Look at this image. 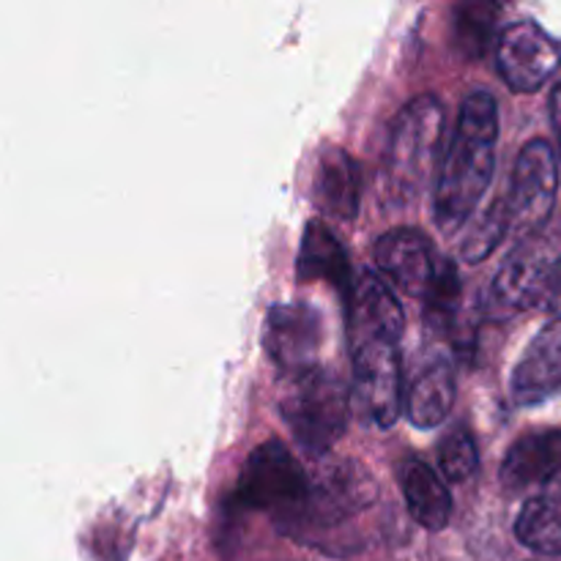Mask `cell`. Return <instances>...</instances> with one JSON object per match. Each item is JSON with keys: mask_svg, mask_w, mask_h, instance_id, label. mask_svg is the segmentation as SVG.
I'll return each instance as SVG.
<instances>
[{"mask_svg": "<svg viewBox=\"0 0 561 561\" xmlns=\"http://www.w3.org/2000/svg\"><path fill=\"white\" fill-rule=\"evenodd\" d=\"M316 206L337 222H354L362 201L359 164L343 148L332 146L321 153L312 184Z\"/></svg>", "mask_w": 561, "mask_h": 561, "instance_id": "cell-15", "label": "cell"}, {"mask_svg": "<svg viewBox=\"0 0 561 561\" xmlns=\"http://www.w3.org/2000/svg\"><path fill=\"white\" fill-rule=\"evenodd\" d=\"M263 348L268 359L288 378L316 370L323 348V318L305 301L274 305L263 329Z\"/></svg>", "mask_w": 561, "mask_h": 561, "instance_id": "cell-8", "label": "cell"}, {"mask_svg": "<svg viewBox=\"0 0 561 561\" xmlns=\"http://www.w3.org/2000/svg\"><path fill=\"white\" fill-rule=\"evenodd\" d=\"M548 266H551V261L526 239L493 277L485 299L488 316L513 318L518 312L531 310V307H540Z\"/></svg>", "mask_w": 561, "mask_h": 561, "instance_id": "cell-11", "label": "cell"}, {"mask_svg": "<svg viewBox=\"0 0 561 561\" xmlns=\"http://www.w3.org/2000/svg\"><path fill=\"white\" fill-rule=\"evenodd\" d=\"M561 474V427H546L520 436L504 455L499 480L510 493L557 482Z\"/></svg>", "mask_w": 561, "mask_h": 561, "instance_id": "cell-13", "label": "cell"}, {"mask_svg": "<svg viewBox=\"0 0 561 561\" xmlns=\"http://www.w3.org/2000/svg\"><path fill=\"white\" fill-rule=\"evenodd\" d=\"M502 5H458L455 9V38H458L460 53L469 58H482L491 42L493 22Z\"/></svg>", "mask_w": 561, "mask_h": 561, "instance_id": "cell-22", "label": "cell"}, {"mask_svg": "<svg viewBox=\"0 0 561 561\" xmlns=\"http://www.w3.org/2000/svg\"><path fill=\"white\" fill-rule=\"evenodd\" d=\"M557 190L559 162L553 148L540 137L526 142L520 148L518 159H515L510 190L504 195L515 236L526 241L537 230L546 228V222L551 219L553 203H557Z\"/></svg>", "mask_w": 561, "mask_h": 561, "instance_id": "cell-7", "label": "cell"}, {"mask_svg": "<svg viewBox=\"0 0 561 561\" xmlns=\"http://www.w3.org/2000/svg\"><path fill=\"white\" fill-rule=\"evenodd\" d=\"M496 60L499 75L515 93H535L559 69L561 49L537 22L518 20L504 27Z\"/></svg>", "mask_w": 561, "mask_h": 561, "instance_id": "cell-9", "label": "cell"}, {"mask_svg": "<svg viewBox=\"0 0 561 561\" xmlns=\"http://www.w3.org/2000/svg\"><path fill=\"white\" fill-rule=\"evenodd\" d=\"M310 474L290 455L283 442L261 444L241 466L239 482L233 491V504L244 513H268L274 524L288 518L307 499Z\"/></svg>", "mask_w": 561, "mask_h": 561, "instance_id": "cell-5", "label": "cell"}, {"mask_svg": "<svg viewBox=\"0 0 561 561\" xmlns=\"http://www.w3.org/2000/svg\"><path fill=\"white\" fill-rule=\"evenodd\" d=\"M425 318L433 329L449 332L458 321V307H460V274L455 263L442 261L436 274V283L427 290L425 299Z\"/></svg>", "mask_w": 561, "mask_h": 561, "instance_id": "cell-21", "label": "cell"}, {"mask_svg": "<svg viewBox=\"0 0 561 561\" xmlns=\"http://www.w3.org/2000/svg\"><path fill=\"white\" fill-rule=\"evenodd\" d=\"M510 230H513V219H510L507 201H504V195H499L496 201L482 208L480 219H474L466 230L463 244H460V261L482 263L499 250Z\"/></svg>", "mask_w": 561, "mask_h": 561, "instance_id": "cell-20", "label": "cell"}, {"mask_svg": "<svg viewBox=\"0 0 561 561\" xmlns=\"http://www.w3.org/2000/svg\"><path fill=\"white\" fill-rule=\"evenodd\" d=\"M455 394H458V376H455L453 362L444 356L425 362L405 394V411H409L411 425L422 427V431L442 425L453 411Z\"/></svg>", "mask_w": 561, "mask_h": 561, "instance_id": "cell-17", "label": "cell"}, {"mask_svg": "<svg viewBox=\"0 0 561 561\" xmlns=\"http://www.w3.org/2000/svg\"><path fill=\"white\" fill-rule=\"evenodd\" d=\"M515 537L542 557H561V477L520 507Z\"/></svg>", "mask_w": 561, "mask_h": 561, "instance_id": "cell-19", "label": "cell"}, {"mask_svg": "<svg viewBox=\"0 0 561 561\" xmlns=\"http://www.w3.org/2000/svg\"><path fill=\"white\" fill-rule=\"evenodd\" d=\"M279 414L290 436L310 458H323L348 427L351 403L345 383L327 367L288 378Z\"/></svg>", "mask_w": 561, "mask_h": 561, "instance_id": "cell-4", "label": "cell"}, {"mask_svg": "<svg viewBox=\"0 0 561 561\" xmlns=\"http://www.w3.org/2000/svg\"><path fill=\"white\" fill-rule=\"evenodd\" d=\"M480 466V449H477L474 436L466 427H455L438 447V469H442L447 482H466L474 477Z\"/></svg>", "mask_w": 561, "mask_h": 561, "instance_id": "cell-23", "label": "cell"}, {"mask_svg": "<svg viewBox=\"0 0 561 561\" xmlns=\"http://www.w3.org/2000/svg\"><path fill=\"white\" fill-rule=\"evenodd\" d=\"M400 491L411 518L427 531H442L453 515V496L436 471L422 460H405L400 466Z\"/></svg>", "mask_w": 561, "mask_h": 561, "instance_id": "cell-18", "label": "cell"}, {"mask_svg": "<svg viewBox=\"0 0 561 561\" xmlns=\"http://www.w3.org/2000/svg\"><path fill=\"white\" fill-rule=\"evenodd\" d=\"M376 502L378 485L365 466L348 458L321 460L310 474L307 499L277 526L294 540L318 542L365 515Z\"/></svg>", "mask_w": 561, "mask_h": 561, "instance_id": "cell-2", "label": "cell"}, {"mask_svg": "<svg viewBox=\"0 0 561 561\" xmlns=\"http://www.w3.org/2000/svg\"><path fill=\"white\" fill-rule=\"evenodd\" d=\"M296 277H299V283L327 279L345 299H351V294H354L356 283L354 274H351L348 252L321 219L307 222L305 236H301L299 261H296Z\"/></svg>", "mask_w": 561, "mask_h": 561, "instance_id": "cell-16", "label": "cell"}, {"mask_svg": "<svg viewBox=\"0 0 561 561\" xmlns=\"http://www.w3.org/2000/svg\"><path fill=\"white\" fill-rule=\"evenodd\" d=\"M561 394V321L548 323L529 343L513 373L518 405H537Z\"/></svg>", "mask_w": 561, "mask_h": 561, "instance_id": "cell-14", "label": "cell"}, {"mask_svg": "<svg viewBox=\"0 0 561 561\" xmlns=\"http://www.w3.org/2000/svg\"><path fill=\"white\" fill-rule=\"evenodd\" d=\"M540 310H546L548 316H553L557 321H561V255L557 257V261H551V266H548L546 290H542Z\"/></svg>", "mask_w": 561, "mask_h": 561, "instance_id": "cell-24", "label": "cell"}, {"mask_svg": "<svg viewBox=\"0 0 561 561\" xmlns=\"http://www.w3.org/2000/svg\"><path fill=\"white\" fill-rule=\"evenodd\" d=\"M376 263L394 288L414 299H425L442 266L431 239L414 228H394L383 233L376 241Z\"/></svg>", "mask_w": 561, "mask_h": 561, "instance_id": "cell-10", "label": "cell"}, {"mask_svg": "<svg viewBox=\"0 0 561 561\" xmlns=\"http://www.w3.org/2000/svg\"><path fill=\"white\" fill-rule=\"evenodd\" d=\"M405 316L392 288L381 277L362 272L348 299V345L367 340H392L400 343Z\"/></svg>", "mask_w": 561, "mask_h": 561, "instance_id": "cell-12", "label": "cell"}, {"mask_svg": "<svg viewBox=\"0 0 561 561\" xmlns=\"http://www.w3.org/2000/svg\"><path fill=\"white\" fill-rule=\"evenodd\" d=\"M551 121H553V131H557L559 153H561V80L557 82V88L551 91Z\"/></svg>", "mask_w": 561, "mask_h": 561, "instance_id": "cell-25", "label": "cell"}, {"mask_svg": "<svg viewBox=\"0 0 561 561\" xmlns=\"http://www.w3.org/2000/svg\"><path fill=\"white\" fill-rule=\"evenodd\" d=\"M444 140V107L436 96H416L394 115L383 151V181L398 206L416 201L431 184Z\"/></svg>", "mask_w": 561, "mask_h": 561, "instance_id": "cell-3", "label": "cell"}, {"mask_svg": "<svg viewBox=\"0 0 561 561\" xmlns=\"http://www.w3.org/2000/svg\"><path fill=\"white\" fill-rule=\"evenodd\" d=\"M354 400L370 425L392 427L403 411V359L400 343L367 340L351 345Z\"/></svg>", "mask_w": 561, "mask_h": 561, "instance_id": "cell-6", "label": "cell"}, {"mask_svg": "<svg viewBox=\"0 0 561 561\" xmlns=\"http://www.w3.org/2000/svg\"><path fill=\"white\" fill-rule=\"evenodd\" d=\"M499 107L488 91H474L463 99L453 140L438 168L433 192V217L444 233L463 228L496 173Z\"/></svg>", "mask_w": 561, "mask_h": 561, "instance_id": "cell-1", "label": "cell"}]
</instances>
